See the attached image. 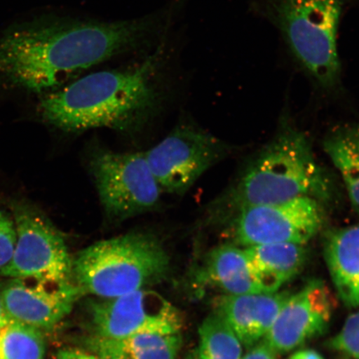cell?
I'll return each instance as SVG.
<instances>
[{
    "label": "cell",
    "mask_w": 359,
    "mask_h": 359,
    "mask_svg": "<svg viewBox=\"0 0 359 359\" xmlns=\"http://www.w3.org/2000/svg\"><path fill=\"white\" fill-rule=\"evenodd\" d=\"M157 26L154 16L114 22L39 17L0 34V81L44 93L116 55L140 47Z\"/></svg>",
    "instance_id": "obj_1"
},
{
    "label": "cell",
    "mask_w": 359,
    "mask_h": 359,
    "mask_svg": "<svg viewBox=\"0 0 359 359\" xmlns=\"http://www.w3.org/2000/svg\"><path fill=\"white\" fill-rule=\"evenodd\" d=\"M163 51L128 69L97 72L45 96L42 118L65 132L123 129L152 109Z\"/></svg>",
    "instance_id": "obj_2"
},
{
    "label": "cell",
    "mask_w": 359,
    "mask_h": 359,
    "mask_svg": "<svg viewBox=\"0 0 359 359\" xmlns=\"http://www.w3.org/2000/svg\"><path fill=\"white\" fill-rule=\"evenodd\" d=\"M345 0H252L251 8L279 31L287 51L318 88L342 83L338 36Z\"/></svg>",
    "instance_id": "obj_3"
},
{
    "label": "cell",
    "mask_w": 359,
    "mask_h": 359,
    "mask_svg": "<svg viewBox=\"0 0 359 359\" xmlns=\"http://www.w3.org/2000/svg\"><path fill=\"white\" fill-rule=\"evenodd\" d=\"M169 269L168 254L158 239L130 233L81 250L73 259V280L82 294L110 299L147 289Z\"/></svg>",
    "instance_id": "obj_4"
},
{
    "label": "cell",
    "mask_w": 359,
    "mask_h": 359,
    "mask_svg": "<svg viewBox=\"0 0 359 359\" xmlns=\"http://www.w3.org/2000/svg\"><path fill=\"white\" fill-rule=\"evenodd\" d=\"M330 185L304 135L287 132L264 148L233 193L237 212L299 197L326 200Z\"/></svg>",
    "instance_id": "obj_5"
},
{
    "label": "cell",
    "mask_w": 359,
    "mask_h": 359,
    "mask_svg": "<svg viewBox=\"0 0 359 359\" xmlns=\"http://www.w3.org/2000/svg\"><path fill=\"white\" fill-rule=\"evenodd\" d=\"M12 209L17 241L11 262L0 269V276L73 280V259L60 231L33 205L15 202Z\"/></svg>",
    "instance_id": "obj_6"
},
{
    "label": "cell",
    "mask_w": 359,
    "mask_h": 359,
    "mask_svg": "<svg viewBox=\"0 0 359 359\" xmlns=\"http://www.w3.org/2000/svg\"><path fill=\"white\" fill-rule=\"evenodd\" d=\"M91 170L107 217L128 219L158 204L161 189L144 154L104 151L94 156Z\"/></svg>",
    "instance_id": "obj_7"
},
{
    "label": "cell",
    "mask_w": 359,
    "mask_h": 359,
    "mask_svg": "<svg viewBox=\"0 0 359 359\" xmlns=\"http://www.w3.org/2000/svg\"><path fill=\"white\" fill-rule=\"evenodd\" d=\"M89 306L92 338L118 340L139 334L173 333L182 326L177 309L163 295L148 289L97 299Z\"/></svg>",
    "instance_id": "obj_8"
},
{
    "label": "cell",
    "mask_w": 359,
    "mask_h": 359,
    "mask_svg": "<svg viewBox=\"0 0 359 359\" xmlns=\"http://www.w3.org/2000/svg\"><path fill=\"white\" fill-rule=\"evenodd\" d=\"M324 221L320 201L299 197L238 210L233 237L244 248L278 243L304 245L321 230Z\"/></svg>",
    "instance_id": "obj_9"
},
{
    "label": "cell",
    "mask_w": 359,
    "mask_h": 359,
    "mask_svg": "<svg viewBox=\"0 0 359 359\" xmlns=\"http://www.w3.org/2000/svg\"><path fill=\"white\" fill-rule=\"evenodd\" d=\"M144 154L161 189L183 194L217 160L219 146L209 134L182 127Z\"/></svg>",
    "instance_id": "obj_10"
},
{
    "label": "cell",
    "mask_w": 359,
    "mask_h": 359,
    "mask_svg": "<svg viewBox=\"0 0 359 359\" xmlns=\"http://www.w3.org/2000/svg\"><path fill=\"white\" fill-rule=\"evenodd\" d=\"M0 294L8 317L41 331L60 324L82 294L73 280L41 278L10 279Z\"/></svg>",
    "instance_id": "obj_11"
},
{
    "label": "cell",
    "mask_w": 359,
    "mask_h": 359,
    "mask_svg": "<svg viewBox=\"0 0 359 359\" xmlns=\"http://www.w3.org/2000/svg\"><path fill=\"white\" fill-rule=\"evenodd\" d=\"M335 299L321 280L313 279L290 294L264 339L276 353L292 351L329 327Z\"/></svg>",
    "instance_id": "obj_12"
},
{
    "label": "cell",
    "mask_w": 359,
    "mask_h": 359,
    "mask_svg": "<svg viewBox=\"0 0 359 359\" xmlns=\"http://www.w3.org/2000/svg\"><path fill=\"white\" fill-rule=\"evenodd\" d=\"M291 294L288 291L224 295L217 311L234 330L247 349L262 341Z\"/></svg>",
    "instance_id": "obj_13"
},
{
    "label": "cell",
    "mask_w": 359,
    "mask_h": 359,
    "mask_svg": "<svg viewBox=\"0 0 359 359\" xmlns=\"http://www.w3.org/2000/svg\"><path fill=\"white\" fill-rule=\"evenodd\" d=\"M251 271L260 290L273 293L298 275L306 262L304 245L278 243L245 247Z\"/></svg>",
    "instance_id": "obj_14"
},
{
    "label": "cell",
    "mask_w": 359,
    "mask_h": 359,
    "mask_svg": "<svg viewBox=\"0 0 359 359\" xmlns=\"http://www.w3.org/2000/svg\"><path fill=\"white\" fill-rule=\"evenodd\" d=\"M197 281L217 287L226 294L259 293L244 248L224 245L215 247L206 255L197 272Z\"/></svg>",
    "instance_id": "obj_15"
},
{
    "label": "cell",
    "mask_w": 359,
    "mask_h": 359,
    "mask_svg": "<svg viewBox=\"0 0 359 359\" xmlns=\"http://www.w3.org/2000/svg\"><path fill=\"white\" fill-rule=\"evenodd\" d=\"M325 255L340 299L348 307H358L359 224L332 232L325 241Z\"/></svg>",
    "instance_id": "obj_16"
},
{
    "label": "cell",
    "mask_w": 359,
    "mask_h": 359,
    "mask_svg": "<svg viewBox=\"0 0 359 359\" xmlns=\"http://www.w3.org/2000/svg\"><path fill=\"white\" fill-rule=\"evenodd\" d=\"M182 344L181 331L144 333L118 340L88 337L85 345L101 359H176Z\"/></svg>",
    "instance_id": "obj_17"
},
{
    "label": "cell",
    "mask_w": 359,
    "mask_h": 359,
    "mask_svg": "<svg viewBox=\"0 0 359 359\" xmlns=\"http://www.w3.org/2000/svg\"><path fill=\"white\" fill-rule=\"evenodd\" d=\"M324 147L359 212V122L334 130L327 137Z\"/></svg>",
    "instance_id": "obj_18"
},
{
    "label": "cell",
    "mask_w": 359,
    "mask_h": 359,
    "mask_svg": "<svg viewBox=\"0 0 359 359\" xmlns=\"http://www.w3.org/2000/svg\"><path fill=\"white\" fill-rule=\"evenodd\" d=\"M197 359H241L242 346L234 330L215 311L205 318L199 329Z\"/></svg>",
    "instance_id": "obj_19"
},
{
    "label": "cell",
    "mask_w": 359,
    "mask_h": 359,
    "mask_svg": "<svg viewBox=\"0 0 359 359\" xmlns=\"http://www.w3.org/2000/svg\"><path fill=\"white\" fill-rule=\"evenodd\" d=\"M42 331L8 318L0 327V359H44Z\"/></svg>",
    "instance_id": "obj_20"
},
{
    "label": "cell",
    "mask_w": 359,
    "mask_h": 359,
    "mask_svg": "<svg viewBox=\"0 0 359 359\" xmlns=\"http://www.w3.org/2000/svg\"><path fill=\"white\" fill-rule=\"evenodd\" d=\"M329 346L359 359V309L347 318L342 330L330 340Z\"/></svg>",
    "instance_id": "obj_21"
},
{
    "label": "cell",
    "mask_w": 359,
    "mask_h": 359,
    "mask_svg": "<svg viewBox=\"0 0 359 359\" xmlns=\"http://www.w3.org/2000/svg\"><path fill=\"white\" fill-rule=\"evenodd\" d=\"M17 232L15 221L0 210V269L11 262L15 249Z\"/></svg>",
    "instance_id": "obj_22"
},
{
    "label": "cell",
    "mask_w": 359,
    "mask_h": 359,
    "mask_svg": "<svg viewBox=\"0 0 359 359\" xmlns=\"http://www.w3.org/2000/svg\"><path fill=\"white\" fill-rule=\"evenodd\" d=\"M241 359H276L277 353L264 341H260Z\"/></svg>",
    "instance_id": "obj_23"
},
{
    "label": "cell",
    "mask_w": 359,
    "mask_h": 359,
    "mask_svg": "<svg viewBox=\"0 0 359 359\" xmlns=\"http://www.w3.org/2000/svg\"><path fill=\"white\" fill-rule=\"evenodd\" d=\"M55 359H100L92 353L77 348H65L57 353Z\"/></svg>",
    "instance_id": "obj_24"
},
{
    "label": "cell",
    "mask_w": 359,
    "mask_h": 359,
    "mask_svg": "<svg viewBox=\"0 0 359 359\" xmlns=\"http://www.w3.org/2000/svg\"><path fill=\"white\" fill-rule=\"evenodd\" d=\"M289 359H324V358L314 350L303 349L292 354Z\"/></svg>",
    "instance_id": "obj_25"
},
{
    "label": "cell",
    "mask_w": 359,
    "mask_h": 359,
    "mask_svg": "<svg viewBox=\"0 0 359 359\" xmlns=\"http://www.w3.org/2000/svg\"><path fill=\"white\" fill-rule=\"evenodd\" d=\"M8 318L10 317L8 316L6 309H4L2 296L0 294V327L7 321Z\"/></svg>",
    "instance_id": "obj_26"
},
{
    "label": "cell",
    "mask_w": 359,
    "mask_h": 359,
    "mask_svg": "<svg viewBox=\"0 0 359 359\" xmlns=\"http://www.w3.org/2000/svg\"><path fill=\"white\" fill-rule=\"evenodd\" d=\"M358 305L359 306V290H358Z\"/></svg>",
    "instance_id": "obj_27"
},
{
    "label": "cell",
    "mask_w": 359,
    "mask_h": 359,
    "mask_svg": "<svg viewBox=\"0 0 359 359\" xmlns=\"http://www.w3.org/2000/svg\"><path fill=\"white\" fill-rule=\"evenodd\" d=\"M195 359H197V358H195Z\"/></svg>",
    "instance_id": "obj_28"
},
{
    "label": "cell",
    "mask_w": 359,
    "mask_h": 359,
    "mask_svg": "<svg viewBox=\"0 0 359 359\" xmlns=\"http://www.w3.org/2000/svg\"><path fill=\"white\" fill-rule=\"evenodd\" d=\"M98 358V357H97ZM101 359V358H100Z\"/></svg>",
    "instance_id": "obj_29"
}]
</instances>
